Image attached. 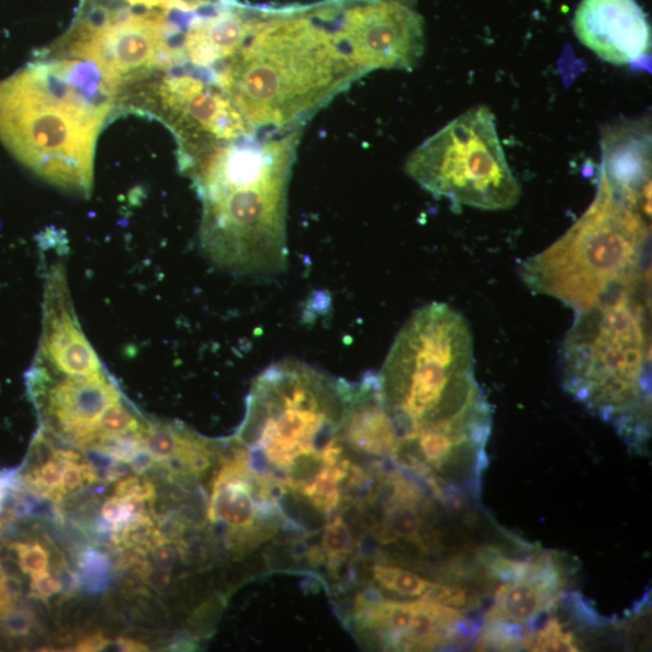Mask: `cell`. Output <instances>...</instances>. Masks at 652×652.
Returning <instances> with one entry per match:
<instances>
[{
    "label": "cell",
    "mask_w": 652,
    "mask_h": 652,
    "mask_svg": "<svg viewBox=\"0 0 652 652\" xmlns=\"http://www.w3.org/2000/svg\"><path fill=\"white\" fill-rule=\"evenodd\" d=\"M301 133L217 145L184 173L202 202L201 250L216 266L254 277L287 271L288 186Z\"/></svg>",
    "instance_id": "cell-1"
},
{
    "label": "cell",
    "mask_w": 652,
    "mask_h": 652,
    "mask_svg": "<svg viewBox=\"0 0 652 652\" xmlns=\"http://www.w3.org/2000/svg\"><path fill=\"white\" fill-rule=\"evenodd\" d=\"M363 76L335 41L317 4L261 7L251 35L216 76L255 134L302 130Z\"/></svg>",
    "instance_id": "cell-2"
},
{
    "label": "cell",
    "mask_w": 652,
    "mask_h": 652,
    "mask_svg": "<svg viewBox=\"0 0 652 652\" xmlns=\"http://www.w3.org/2000/svg\"><path fill=\"white\" fill-rule=\"evenodd\" d=\"M118 118L93 64L41 49L0 81V143L43 181L88 198L99 134Z\"/></svg>",
    "instance_id": "cell-3"
},
{
    "label": "cell",
    "mask_w": 652,
    "mask_h": 652,
    "mask_svg": "<svg viewBox=\"0 0 652 652\" xmlns=\"http://www.w3.org/2000/svg\"><path fill=\"white\" fill-rule=\"evenodd\" d=\"M648 290L645 277L577 312L560 348L569 395L635 445L648 442L650 424Z\"/></svg>",
    "instance_id": "cell-4"
},
{
    "label": "cell",
    "mask_w": 652,
    "mask_h": 652,
    "mask_svg": "<svg viewBox=\"0 0 652 652\" xmlns=\"http://www.w3.org/2000/svg\"><path fill=\"white\" fill-rule=\"evenodd\" d=\"M377 377L397 442L488 405L475 378L470 326L445 303L434 302L413 313Z\"/></svg>",
    "instance_id": "cell-5"
},
{
    "label": "cell",
    "mask_w": 652,
    "mask_h": 652,
    "mask_svg": "<svg viewBox=\"0 0 652 652\" xmlns=\"http://www.w3.org/2000/svg\"><path fill=\"white\" fill-rule=\"evenodd\" d=\"M648 213L617 194L601 172L587 212L547 250L520 266L523 282L580 312L648 277Z\"/></svg>",
    "instance_id": "cell-6"
},
{
    "label": "cell",
    "mask_w": 652,
    "mask_h": 652,
    "mask_svg": "<svg viewBox=\"0 0 652 652\" xmlns=\"http://www.w3.org/2000/svg\"><path fill=\"white\" fill-rule=\"evenodd\" d=\"M405 171L437 198L455 207L507 210L521 188L505 157L493 112L479 106L464 112L415 149Z\"/></svg>",
    "instance_id": "cell-7"
},
{
    "label": "cell",
    "mask_w": 652,
    "mask_h": 652,
    "mask_svg": "<svg viewBox=\"0 0 652 652\" xmlns=\"http://www.w3.org/2000/svg\"><path fill=\"white\" fill-rule=\"evenodd\" d=\"M319 14L340 49L365 75L407 70L424 52L423 20L408 0H324Z\"/></svg>",
    "instance_id": "cell-8"
},
{
    "label": "cell",
    "mask_w": 652,
    "mask_h": 652,
    "mask_svg": "<svg viewBox=\"0 0 652 652\" xmlns=\"http://www.w3.org/2000/svg\"><path fill=\"white\" fill-rule=\"evenodd\" d=\"M35 363L64 377H89L105 371L76 319L61 263L51 265L45 278L43 335Z\"/></svg>",
    "instance_id": "cell-9"
},
{
    "label": "cell",
    "mask_w": 652,
    "mask_h": 652,
    "mask_svg": "<svg viewBox=\"0 0 652 652\" xmlns=\"http://www.w3.org/2000/svg\"><path fill=\"white\" fill-rule=\"evenodd\" d=\"M564 584L562 569L551 557L531 575L504 581L494 593L492 608L486 614L482 642L485 647L504 650L523 647L522 628L532 626L555 608Z\"/></svg>",
    "instance_id": "cell-10"
},
{
    "label": "cell",
    "mask_w": 652,
    "mask_h": 652,
    "mask_svg": "<svg viewBox=\"0 0 652 652\" xmlns=\"http://www.w3.org/2000/svg\"><path fill=\"white\" fill-rule=\"evenodd\" d=\"M572 27L584 47L605 62L638 65L650 56V25L636 0H581Z\"/></svg>",
    "instance_id": "cell-11"
},
{
    "label": "cell",
    "mask_w": 652,
    "mask_h": 652,
    "mask_svg": "<svg viewBox=\"0 0 652 652\" xmlns=\"http://www.w3.org/2000/svg\"><path fill=\"white\" fill-rule=\"evenodd\" d=\"M27 377L33 397L44 399V414L64 434L82 442L94 433L105 411L121 401V393L106 371L55 382L47 369L35 363Z\"/></svg>",
    "instance_id": "cell-12"
},
{
    "label": "cell",
    "mask_w": 652,
    "mask_h": 652,
    "mask_svg": "<svg viewBox=\"0 0 652 652\" xmlns=\"http://www.w3.org/2000/svg\"><path fill=\"white\" fill-rule=\"evenodd\" d=\"M601 172L617 194L648 213L650 207V134L628 125L603 137ZM650 215V213H649Z\"/></svg>",
    "instance_id": "cell-13"
},
{
    "label": "cell",
    "mask_w": 652,
    "mask_h": 652,
    "mask_svg": "<svg viewBox=\"0 0 652 652\" xmlns=\"http://www.w3.org/2000/svg\"><path fill=\"white\" fill-rule=\"evenodd\" d=\"M251 471L250 452L238 449L213 485L208 517L212 522L230 526L234 534L263 532L273 536L278 527L262 522L258 516V500L250 482Z\"/></svg>",
    "instance_id": "cell-14"
},
{
    "label": "cell",
    "mask_w": 652,
    "mask_h": 652,
    "mask_svg": "<svg viewBox=\"0 0 652 652\" xmlns=\"http://www.w3.org/2000/svg\"><path fill=\"white\" fill-rule=\"evenodd\" d=\"M201 438L191 435L173 425L150 424L144 425L141 434L143 449L148 452L156 462L178 457L185 464L186 458L194 451Z\"/></svg>",
    "instance_id": "cell-15"
},
{
    "label": "cell",
    "mask_w": 652,
    "mask_h": 652,
    "mask_svg": "<svg viewBox=\"0 0 652 652\" xmlns=\"http://www.w3.org/2000/svg\"><path fill=\"white\" fill-rule=\"evenodd\" d=\"M348 460L341 459L335 467H326L321 474L302 487L298 494L305 497L314 508L326 515H333L341 503V482L348 476Z\"/></svg>",
    "instance_id": "cell-16"
},
{
    "label": "cell",
    "mask_w": 652,
    "mask_h": 652,
    "mask_svg": "<svg viewBox=\"0 0 652 652\" xmlns=\"http://www.w3.org/2000/svg\"><path fill=\"white\" fill-rule=\"evenodd\" d=\"M373 578L379 589L396 593L403 599L428 600L440 584L426 580L411 570L390 565H376L373 568Z\"/></svg>",
    "instance_id": "cell-17"
},
{
    "label": "cell",
    "mask_w": 652,
    "mask_h": 652,
    "mask_svg": "<svg viewBox=\"0 0 652 652\" xmlns=\"http://www.w3.org/2000/svg\"><path fill=\"white\" fill-rule=\"evenodd\" d=\"M322 550L325 556L328 557L331 570L339 568L347 556L352 554L354 550L353 534L342 516L335 515L334 519L326 524L322 539Z\"/></svg>",
    "instance_id": "cell-18"
},
{
    "label": "cell",
    "mask_w": 652,
    "mask_h": 652,
    "mask_svg": "<svg viewBox=\"0 0 652 652\" xmlns=\"http://www.w3.org/2000/svg\"><path fill=\"white\" fill-rule=\"evenodd\" d=\"M523 648L531 651H579L575 635L565 631L557 618L550 620L534 635L528 636Z\"/></svg>",
    "instance_id": "cell-19"
},
{
    "label": "cell",
    "mask_w": 652,
    "mask_h": 652,
    "mask_svg": "<svg viewBox=\"0 0 652 652\" xmlns=\"http://www.w3.org/2000/svg\"><path fill=\"white\" fill-rule=\"evenodd\" d=\"M144 425L121 401L111 405L99 419L92 435H126L141 433ZM89 435V436H92Z\"/></svg>",
    "instance_id": "cell-20"
},
{
    "label": "cell",
    "mask_w": 652,
    "mask_h": 652,
    "mask_svg": "<svg viewBox=\"0 0 652 652\" xmlns=\"http://www.w3.org/2000/svg\"><path fill=\"white\" fill-rule=\"evenodd\" d=\"M63 466V460L52 452L51 459L29 474L28 485L44 497L60 500L59 490L62 483Z\"/></svg>",
    "instance_id": "cell-21"
},
{
    "label": "cell",
    "mask_w": 652,
    "mask_h": 652,
    "mask_svg": "<svg viewBox=\"0 0 652 652\" xmlns=\"http://www.w3.org/2000/svg\"><path fill=\"white\" fill-rule=\"evenodd\" d=\"M14 550L19 565L26 575L36 576L48 570L50 557L48 551L39 543H15Z\"/></svg>",
    "instance_id": "cell-22"
},
{
    "label": "cell",
    "mask_w": 652,
    "mask_h": 652,
    "mask_svg": "<svg viewBox=\"0 0 652 652\" xmlns=\"http://www.w3.org/2000/svg\"><path fill=\"white\" fill-rule=\"evenodd\" d=\"M104 520L111 524V531L119 534L131 521L125 505L120 497L109 498L102 508Z\"/></svg>",
    "instance_id": "cell-23"
},
{
    "label": "cell",
    "mask_w": 652,
    "mask_h": 652,
    "mask_svg": "<svg viewBox=\"0 0 652 652\" xmlns=\"http://www.w3.org/2000/svg\"><path fill=\"white\" fill-rule=\"evenodd\" d=\"M116 496L120 498L137 496L145 502H152L156 497V490L152 482L141 481L138 478H128L118 483Z\"/></svg>",
    "instance_id": "cell-24"
},
{
    "label": "cell",
    "mask_w": 652,
    "mask_h": 652,
    "mask_svg": "<svg viewBox=\"0 0 652 652\" xmlns=\"http://www.w3.org/2000/svg\"><path fill=\"white\" fill-rule=\"evenodd\" d=\"M63 462L64 466L62 483L59 490L60 499H62L64 494L75 491L79 487H82L84 481H86L84 464L79 463L81 462V460H79V462H70V460H63Z\"/></svg>",
    "instance_id": "cell-25"
},
{
    "label": "cell",
    "mask_w": 652,
    "mask_h": 652,
    "mask_svg": "<svg viewBox=\"0 0 652 652\" xmlns=\"http://www.w3.org/2000/svg\"><path fill=\"white\" fill-rule=\"evenodd\" d=\"M62 588L61 581L53 578L48 570L32 576V590L40 599L47 600L51 595L60 593Z\"/></svg>",
    "instance_id": "cell-26"
},
{
    "label": "cell",
    "mask_w": 652,
    "mask_h": 652,
    "mask_svg": "<svg viewBox=\"0 0 652 652\" xmlns=\"http://www.w3.org/2000/svg\"><path fill=\"white\" fill-rule=\"evenodd\" d=\"M81 567L89 578L99 575L102 576L108 569V562L104 555L97 553V551H87L81 559Z\"/></svg>",
    "instance_id": "cell-27"
},
{
    "label": "cell",
    "mask_w": 652,
    "mask_h": 652,
    "mask_svg": "<svg viewBox=\"0 0 652 652\" xmlns=\"http://www.w3.org/2000/svg\"><path fill=\"white\" fill-rule=\"evenodd\" d=\"M154 560L157 567L171 571L177 565L178 553L177 550L167 544L156 546L154 551Z\"/></svg>",
    "instance_id": "cell-28"
},
{
    "label": "cell",
    "mask_w": 652,
    "mask_h": 652,
    "mask_svg": "<svg viewBox=\"0 0 652 652\" xmlns=\"http://www.w3.org/2000/svg\"><path fill=\"white\" fill-rule=\"evenodd\" d=\"M143 579L146 583L157 591L164 590L171 582L170 571L157 568H145L143 571Z\"/></svg>",
    "instance_id": "cell-29"
},
{
    "label": "cell",
    "mask_w": 652,
    "mask_h": 652,
    "mask_svg": "<svg viewBox=\"0 0 652 652\" xmlns=\"http://www.w3.org/2000/svg\"><path fill=\"white\" fill-rule=\"evenodd\" d=\"M148 647L136 642L131 638H118L117 640H108L104 651H125L140 652L148 651Z\"/></svg>",
    "instance_id": "cell-30"
},
{
    "label": "cell",
    "mask_w": 652,
    "mask_h": 652,
    "mask_svg": "<svg viewBox=\"0 0 652 652\" xmlns=\"http://www.w3.org/2000/svg\"><path fill=\"white\" fill-rule=\"evenodd\" d=\"M29 627V617L24 613H16L13 616H10L7 624L8 631L14 636L27 635Z\"/></svg>",
    "instance_id": "cell-31"
},
{
    "label": "cell",
    "mask_w": 652,
    "mask_h": 652,
    "mask_svg": "<svg viewBox=\"0 0 652 652\" xmlns=\"http://www.w3.org/2000/svg\"><path fill=\"white\" fill-rule=\"evenodd\" d=\"M108 639L105 638L102 633H96L84 638L74 650L83 652L104 651Z\"/></svg>",
    "instance_id": "cell-32"
},
{
    "label": "cell",
    "mask_w": 652,
    "mask_h": 652,
    "mask_svg": "<svg viewBox=\"0 0 652 652\" xmlns=\"http://www.w3.org/2000/svg\"><path fill=\"white\" fill-rule=\"evenodd\" d=\"M123 505L131 516L132 521L138 519V517L145 515V500L137 496H128L121 498Z\"/></svg>",
    "instance_id": "cell-33"
},
{
    "label": "cell",
    "mask_w": 652,
    "mask_h": 652,
    "mask_svg": "<svg viewBox=\"0 0 652 652\" xmlns=\"http://www.w3.org/2000/svg\"><path fill=\"white\" fill-rule=\"evenodd\" d=\"M155 462L156 460L142 448L138 455L132 460V470L140 475L149 470Z\"/></svg>",
    "instance_id": "cell-34"
},
{
    "label": "cell",
    "mask_w": 652,
    "mask_h": 652,
    "mask_svg": "<svg viewBox=\"0 0 652 652\" xmlns=\"http://www.w3.org/2000/svg\"><path fill=\"white\" fill-rule=\"evenodd\" d=\"M10 486L11 480L4 474H0V510L3 509L7 492Z\"/></svg>",
    "instance_id": "cell-35"
},
{
    "label": "cell",
    "mask_w": 652,
    "mask_h": 652,
    "mask_svg": "<svg viewBox=\"0 0 652 652\" xmlns=\"http://www.w3.org/2000/svg\"><path fill=\"white\" fill-rule=\"evenodd\" d=\"M4 583H7V577L4 575L2 567H0V587H2V584H4Z\"/></svg>",
    "instance_id": "cell-36"
}]
</instances>
